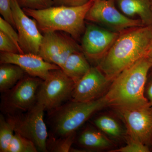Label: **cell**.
I'll return each instance as SVG.
<instances>
[{"label":"cell","mask_w":152,"mask_h":152,"mask_svg":"<svg viewBox=\"0 0 152 152\" xmlns=\"http://www.w3.org/2000/svg\"><path fill=\"white\" fill-rule=\"evenodd\" d=\"M0 13L3 18L8 22L15 28L11 9V0H0Z\"/></svg>","instance_id":"4316f807"},{"label":"cell","mask_w":152,"mask_h":152,"mask_svg":"<svg viewBox=\"0 0 152 152\" xmlns=\"http://www.w3.org/2000/svg\"><path fill=\"white\" fill-rule=\"evenodd\" d=\"M11 4L15 28L18 31L21 48L24 53L39 55L43 35L37 22L25 13L18 0H11Z\"/></svg>","instance_id":"30bf717a"},{"label":"cell","mask_w":152,"mask_h":152,"mask_svg":"<svg viewBox=\"0 0 152 152\" xmlns=\"http://www.w3.org/2000/svg\"><path fill=\"white\" fill-rule=\"evenodd\" d=\"M146 56L149 60L152 65V42L147 53Z\"/></svg>","instance_id":"f546056e"},{"label":"cell","mask_w":152,"mask_h":152,"mask_svg":"<svg viewBox=\"0 0 152 152\" xmlns=\"http://www.w3.org/2000/svg\"><path fill=\"white\" fill-rule=\"evenodd\" d=\"M75 133L64 137L48 138L47 148L48 152H68L71 151L75 140Z\"/></svg>","instance_id":"44dd1931"},{"label":"cell","mask_w":152,"mask_h":152,"mask_svg":"<svg viewBox=\"0 0 152 152\" xmlns=\"http://www.w3.org/2000/svg\"><path fill=\"white\" fill-rule=\"evenodd\" d=\"M115 0H94L86 20L107 29L120 33L130 28L144 26L140 19L132 18L120 12Z\"/></svg>","instance_id":"ba28073f"},{"label":"cell","mask_w":152,"mask_h":152,"mask_svg":"<svg viewBox=\"0 0 152 152\" xmlns=\"http://www.w3.org/2000/svg\"><path fill=\"white\" fill-rule=\"evenodd\" d=\"M152 42V26L130 28L120 33L98 67L112 81L123 71L146 56Z\"/></svg>","instance_id":"6da1fadb"},{"label":"cell","mask_w":152,"mask_h":152,"mask_svg":"<svg viewBox=\"0 0 152 152\" xmlns=\"http://www.w3.org/2000/svg\"><path fill=\"white\" fill-rule=\"evenodd\" d=\"M94 1L76 7L52 6L42 10L23 9L28 15L36 21L43 34L64 32L77 40L84 32L86 16Z\"/></svg>","instance_id":"3957f363"},{"label":"cell","mask_w":152,"mask_h":152,"mask_svg":"<svg viewBox=\"0 0 152 152\" xmlns=\"http://www.w3.org/2000/svg\"><path fill=\"white\" fill-rule=\"evenodd\" d=\"M107 107L103 96L89 102L72 100L48 112L50 137H64L76 131L98 111Z\"/></svg>","instance_id":"277c9868"},{"label":"cell","mask_w":152,"mask_h":152,"mask_svg":"<svg viewBox=\"0 0 152 152\" xmlns=\"http://www.w3.org/2000/svg\"><path fill=\"white\" fill-rule=\"evenodd\" d=\"M23 70L16 65L1 64L0 91L4 93L11 89L26 75Z\"/></svg>","instance_id":"ac0fdd59"},{"label":"cell","mask_w":152,"mask_h":152,"mask_svg":"<svg viewBox=\"0 0 152 152\" xmlns=\"http://www.w3.org/2000/svg\"><path fill=\"white\" fill-rule=\"evenodd\" d=\"M37 149L31 141L15 133L7 152H37Z\"/></svg>","instance_id":"7402d4cb"},{"label":"cell","mask_w":152,"mask_h":152,"mask_svg":"<svg viewBox=\"0 0 152 152\" xmlns=\"http://www.w3.org/2000/svg\"><path fill=\"white\" fill-rule=\"evenodd\" d=\"M69 37L58 31L44 33L39 55L48 62L63 67L69 55L65 49Z\"/></svg>","instance_id":"5bb4252c"},{"label":"cell","mask_w":152,"mask_h":152,"mask_svg":"<svg viewBox=\"0 0 152 152\" xmlns=\"http://www.w3.org/2000/svg\"><path fill=\"white\" fill-rule=\"evenodd\" d=\"M91 67L83 53L78 50L70 55L61 69L76 83Z\"/></svg>","instance_id":"e0dca14e"},{"label":"cell","mask_w":152,"mask_h":152,"mask_svg":"<svg viewBox=\"0 0 152 152\" xmlns=\"http://www.w3.org/2000/svg\"><path fill=\"white\" fill-rule=\"evenodd\" d=\"M149 1L150 2L152 6V0H149Z\"/></svg>","instance_id":"4dcf8cb0"},{"label":"cell","mask_w":152,"mask_h":152,"mask_svg":"<svg viewBox=\"0 0 152 152\" xmlns=\"http://www.w3.org/2000/svg\"><path fill=\"white\" fill-rule=\"evenodd\" d=\"M0 51L1 52L20 53V52L13 41L0 31Z\"/></svg>","instance_id":"484cf974"},{"label":"cell","mask_w":152,"mask_h":152,"mask_svg":"<svg viewBox=\"0 0 152 152\" xmlns=\"http://www.w3.org/2000/svg\"><path fill=\"white\" fill-rule=\"evenodd\" d=\"M77 141L80 146L88 150L108 149L113 146V143L104 133L93 128L88 127L82 131Z\"/></svg>","instance_id":"2e32d148"},{"label":"cell","mask_w":152,"mask_h":152,"mask_svg":"<svg viewBox=\"0 0 152 152\" xmlns=\"http://www.w3.org/2000/svg\"><path fill=\"white\" fill-rule=\"evenodd\" d=\"M149 148L141 142L129 139V142L125 146L110 151L111 152H149Z\"/></svg>","instance_id":"d4e9b609"},{"label":"cell","mask_w":152,"mask_h":152,"mask_svg":"<svg viewBox=\"0 0 152 152\" xmlns=\"http://www.w3.org/2000/svg\"><path fill=\"white\" fill-rule=\"evenodd\" d=\"M22 8L42 10L54 5L53 0H18Z\"/></svg>","instance_id":"cb8c5ba5"},{"label":"cell","mask_w":152,"mask_h":152,"mask_svg":"<svg viewBox=\"0 0 152 152\" xmlns=\"http://www.w3.org/2000/svg\"><path fill=\"white\" fill-rule=\"evenodd\" d=\"M90 1L91 0H53V6L76 7L83 5Z\"/></svg>","instance_id":"83f0119b"},{"label":"cell","mask_w":152,"mask_h":152,"mask_svg":"<svg viewBox=\"0 0 152 152\" xmlns=\"http://www.w3.org/2000/svg\"><path fill=\"white\" fill-rule=\"evenodd\" d=\"M15 134L12 126L3 114L0 115V152H7Z\"/></svg>","instance_id":"ffe728a7"},{"label":"cell","mask_w":152,"mask_h":152,"mask_svg":"<svg viewBox=\"0 0 152 152\" xmlns=\"http://www.w3.org/2000/svg\"><path fill=\"white\" fill-rule=\"evenodd\" d=\"M151 63L146 56L120 73L103 96L107 107L117 109L150 105L145 90Z\"/></svg>","instance_id":"7a4b0ae2"},{"label":"cell","mask_w":152,"mask_h":152,"mask_svg":"<svg viewBox=\"0 0 152 152\" xmlns=\"http://www.w3.org/2000/svg\"><path fill=\"white\" fill-rule=\"evenodd\" d=\"M43 80L26 74L15 86L2 93L1 110L3 114L15 115L31 108L37 103L38 91Z\"/></svg>","instance_id":"8992f818"},{"label":"cell","mask_w":152,"mask_h":152,"mask_svg":"<svg viewBox=\"0 0 152 152\" xmlns=\"http://www.w3.org/2000/svg\"><path fill=\"white\" fill-rule=\"evenodd\" d=\"M119 9L129 18L138 17L144 26H152V6L149 0H115Z\"/></svg>","instance_id":"9a60e30c"},{"label":"cell","mask_w":152,"mask_h":152,"mask_svg":"<svg viewBox=\"0 0 152 152\" xmlns=\"http://www.w3.org/2000/svg\"><path fill=\"white\" fill-rule=\"evenodd\" d=\"M1 64L16 65L29 75L39 78L42 80L53 70L60 69L56 65L48 62L39 56L32 53H14L1 52Z\"/></svg>","instance_id":"4fadbf2b"},{"label":"cell","mask_w":152,"mask_h":152,"mask_svg":"<svg viewBox=\"0 0 152 152\" xmlns=\"http://www.w3.org/2000/svg\"><path fill=\"white\" fill-rule=\"evenodd\" d=\"M94 123L99 130L107 135L115 138L123 135L122 128L118 121L111 116H100L95 119Z\"/></svg>","instance_id":"d6986e66"},{"label":"cell","mask_w":152,"mask_h":152,"mask_svg":"<svg viewBox=\"0 0 152 152\" xmlns=\"http://www.w3.org/2000/svg\"><path fill=\"white\" fill-rule=\"evenodd\" d=\"M75 83L61 69L53 70L39 88L37 102L51 111L71 99Z\"/></svg>","instance_id":"52a82bcc"},{"label":"cell","mask_w":152,"mask_h":152,"mask_svg":"<svg viewBox=\"0 0 152 152\" xmlns=\"http://www.w3.org/2000/svg\"><path fill=\"white\" fill-rule=\"evenodd\" d=\"M111 83L98 66L89 71L75 85L71 100L89 102L102 97Z\"/></svg>","instance_id":"7c38bea8"},{"label":"cell","mask_w":152,"mask_h":152,"mask_svg":"<svg viewBox=\"0 0 152 152\" xmlns=\"http://www.w3.org/2000/svg\"><path fill=\"white\" fill-rule=\"evenodd\" d=\"M119 34L89 24L86 26L82 38V52L88 59L99 62L108 51Z\"/></svg>","instance_id":"8fae6325"},{"label":"cell","mask_w":152,"mask_h":152,"mask_svg":"<svg viewBox=\"0 0 152 152\" xmlns=\"http://www.w3.org/2000/svg\"><path fill=\"white\" fill-rule=\"evenodd\" d=\"M126 125L129 139L149 147L152 144V107L151 105L117 109Z\"/></svg>","instance_id":"9c48e42d"},{"label":"cell","mask_w":152,"mask_h":152,"mask_svg":"<svg viewBox=\"0 0 152 152\" xmlns=\"http://www.w3.org/2000/svg\"><path fill=\"white\" fill-rule=\"evenodd\" d=\"M145 93L146 97L152 107V75L150 77L148 81L147 80Z\"/></svg>","instance_id":"f1b7e54d"},{"label":"cell","mask_w":152,"mask_h":152,"mask_svg":"<svg viewBox=\"0 0 152 152\" xmlns=\"http://www.w3.org/2000/svg\"><path fill=\"white\" fill-rule=\"evenodd\" d=\"M0 31L5 34L6 35L13 41L18 48L20 54L24 53L20 47L18 33L15 31V28L10 23L2 17H0Z\"/></svg>","instance_id":"603a6c76"},{"label":"cell","mask_w":152,"mask_h":152,"mask_svg":"<svg viewBox=\"0 0 152 152\" xmlns=\"http://www.w3.org/2000/svg\"><path fill=\"white\" fill-rule=\"evenodd\" d=\"M45 111L43 106L37 102L28 111L6 116L15 132L31 141L38 152H48L47 141L48 134L44 121Z\"/></svg>","instance_id":"5b68a950"}]
</instances>
